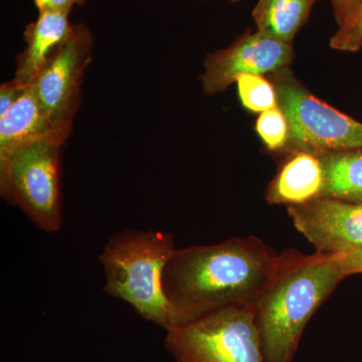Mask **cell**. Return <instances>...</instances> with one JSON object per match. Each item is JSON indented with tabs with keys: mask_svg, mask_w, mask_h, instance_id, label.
Wrapping results in <instances>:
<instances>
[{
	"mask_svg": "<svg viewBox=\"0 0 362 362\" xmlns=\"http://www.w3.org/2000/svg\"><path fill=\"white\" fill-rule=\"evenodd\" d=\"M280 261L254 235L175 249L162 277L175 327L226 307L255 308Z\"/></svg>",
	"mask_w": 362,
	"mask_h": 362,
	"instance_id": "cell-1",
	"label": "cell"
},
{
	"mask_svg": "<svg viewBox=\"0 0 362 362\" xmlns=\"http://www.w3.org/2000/svg\"><path fill=\"white\" fill-rule=\"evenodd\" d=\"M345 277L337 255H281L255 306L266 362H293L307 324Z\"/></svg>",
	"mask_w": 362,
	"mask_h": 362,
	"instance_id": "cell-2",
	"label": "cell"
},
{
	"mask_svg": "<svg viewBox=\"0 0 362 362\" xmlns=\"http://www.w3.org/2000/svg\"><path fill=\"white\" fill-rule=\"evenodd\" d=\"M175 251V239L168 233L129 230L112 235L99 258L106 278L104 291L150 322L171 329L175 318L162 277Z\"/></svg>",
	"mask_w": 362,
	"mask_h": 362,
	"instance_id": "cell-3",
	"label": "cell"
},
{
	"mask_svg": "<svg viewBox=\"0 0 362 362\" xmlns=\"http://www.w3.org/2000/svg\"><path fill=\"white\" fill-rule=\"evenodd\" d=\"M175 362H266L252 307L218 309L166 331Z\"/></svg>",
	"mask_w": 362,
	"mask_h": 362,
	"instance_id": "cell-4",
	"label": "cell"
},
{
	"mask_svg": "<svg viewBox=\"0 0 362 362\" xmlns=\"http://www.w3.org/2000/svg\"><path fill=\"white\" fill-rule=\"evenodd\" d=\"M267 77L275 86L278 107L289 123V142L285 152L320 156L362 148V122L312 94L291 69H283Z\"/></svg>",
	"mask_w": 362,
	"mask_h": 362,
	"instance_id": "cell-5",
	"label": "cell"
},
{
	"mask_svg": "<svg viewBox=\"0 0 362 362\" xmlns=\"http://www.w3.org/2000/svg\"><path fill=\"white\" fill-rule=\"evenodd\" d=\"M64 143L54 138L37 140L16 149L0 163L2 197L51 233L62 226L59 166Z\"/></svg>",
	"mask_w": 362,
	"mask_h": 362,
	"instance_id": "cell-6",
	"label": "cell"
},
{
	"mask_svg": "<svg viewBox=\"0 0 362 362\" xmlns=\"http://www.w3.org/2000/svg\"><path fill=\"white\" fill-rule=\"evenodd\" d=\"M93 35L87 26L73 32L51 64L32 86L52 125L69 138L81 101V87L92 61Z\"/></svg>",
	"mask_w": 362,
	"mask_h": 362,
	"instance_id": "cell-7",
	"label": "cell"
},
{
	"mask_svg": "<svg viewBox=\"0 0 362 362\" xmlns=\"http://www.w3.org/2000/svg\"><path fill=\"white\" fill-rule=\"evenodd\" d=\"M294 49L255 30H247L230 47L209 54L201 81L207 96L225 92L243 75L269 76L290 68Z\"/></svg>",
	"mask_w": 362,
	"mask_h": 362,
	"instance_id": "cell-8",
	"label": "cell"
},
{
	"mask_svg": "<svg viewBox=\"0 0 362 362\" xmlns=\"http://www.w3.org/2000/svg\"><path fill=\"white\" fill-rule=\"evenodd\" d=\"M298 232L325 255H342L362 247V204L319 197L288 206Z\"/></svg>",
	"mask_w": 362,
	"mask_h": 362,
	"instance_id": "cell-9",
	"label": "cell"
},
{
	"mask_svg": "<svg viewBox=\"0 0 362 362\" xmlns=\"http://www.w3.org/2000/svg\"><path fill=\"white\" fill-rule=\"evenodd\" d=\"M74 25L69 13L39 11L37 20L26 26L25 49L18 56L13 81L30 87L42 71L52 63L69 40Z\"/></svg>",
	"mask_w": 362,
	"mask_h": 362,
	"instance_id": "cell-10",
	"label": "cell"
},
{
	"mask_svg": "<svg viewBox=\"0 0 362 362\" xmlns=\"http://www.w3.org/2000/svg\"><path fill=\"white\" fill-rule=\"evenodd\" d=\"M47 138L64 142L68 139L52 125L30 85L23 96L0 118V163L23 145Z\"/></svg>",
	"mask_w": 362,
	"mask_h": 362,
	"instance_id": "cell-11",
	"label": "cell"
},
{
	"mask_svg": "<svg viewBox=\"0 0 362 362\" xmlns=\"http://www.w3.org/2000/svg\"><path fill=\"white\" fill-rule=\"evenodd\" d=\"M323 185L320 157L308 152H295L272 180L266 199L270 204L299 206L321 197Z\"/></svg>",
	"mask_w": 362,
	"mask_h": 362,
	"instance_id": "cell-12",
	"label": "cell"
},
{
	"mask_svg": "<svg viewBox=\"0 0 362 362\" xmlns=\"http://www.w3.org/2000/svg\"><path fill=\"white\" fill-rule=\"evenodd\" d=\"M317 0H259L252 11L258 32L283 44L292 45L310 16Z\"/></svg>",
	"mask_w": 362,
	"mask_h": 362,
	"instance_id": "cell-13",
	"label": "cell"
},
{
	"mask_svg": "<svg viewBox=\"0 0 362 362\" xmlns=\"http://www.w3.org/2000/svg\"><path fill=\"white\" fill-rule=\"evenodd\" d=\"M319 157L324 171L321 197L362 204V148L333 151Z\"/></svg>",
	"mask_w": 362,
	"mask_h": 362,
	"instance_id": "cell-14",
	"label": "cell"
},
{
	"mask_svg": "<svg viewBox=\"0 0 362 362\" xmlns=\"http://www.w3.org/2000/svg\"><path fill=\"white\" fill-rule=\"evenodd\" d=\"M240 103L247 111L263 113L278 107L275 86L263 75H243L235 82Z\"/></svg>",
	"mask_w": 362,
	"mask_h": 362,
	"instance_id": "cell-15",
	"label": "cell"
},
{
	"mask_svg": "<svg viewBox=\"0 0 362 362\" xmlns=\"http://www.w3.org/2000/svg\"><path fill=\"white\" fill-rule=\"evenodd\" d=\"M255 128L267 149L272 152L286 151L289 142V123L279 107L259 114Z\"/></svg>",
	"mask_w": 362,
	"mask_h": 362,
	"instance_id": "cell-16",
	"label": "cell"
},
{
	"mask_svg": "<svg viewBox=\"0 0 362 362\" xmlns=\"http://www.w3.org/2000/svg\"><path fill=\"white\" fill-rule=\"evenodd\" d=\"M331 49L335 51L354 52L362 47V4L338 26L330 40Z\"/></svg>",
	"mask_w": 362,
	"mask_h": 362,
	"instance_id": "cell-17",
	"label": "cell"
},
{
	"mask_svg": "<svg viewBox=\"0 0 362 362\" xmlns=\"http://www.w3.org/2000/svg\"><path fill=\"white\" fill-rule=\"evenodd\" d=\"M28 89V87L18 84L13 80L0 86V118L6 115L9 109L23 96Z\"/></svg>",
	"mask_w": 362,
	"mask_h": 362,
	"instance_id": "cell-18",
	"label": "cell"
},
{
	"mask_svg": "<svg viewBox=\"0 0 362 362\" xmlns=\"http://www.w3.org/2000/svg\"><path fill=\"white\" fill-rule=\"evenodd\" d=\"M330 1L338 26L341 25L362 4V0H330Z\"/></svg>",
	"mask_w": 362,
	"mask_h": 362,
	"instance_id": "cell-19",
	"label": "cell"
},
{
	"mask_svg": "<svg viewBox=\"0 0 362 362\" xmlns=\"http://www.w3.org/2000/svg\"><path fill=\"white\" fill-rule=\"evenodd\" d=\"M337 256L341 262L346 276L362 273V247Z\"/></svg>",
	"mask_w": 362,
	"mask_h": 362,
	"instance_id": "cell-20",
	"label": "cell"
},
{
	"mask_svg": "<svg viewBox=\"0 0 362 362\" xmlns=\"http://www.w3.org/2000/svg\"><path fill=\"white\" fill-rule=\"evenodd\" d=\"M39 11H59L70 14L71 7L77 0H35Z\"/></svg>",
	"mask_w": 362,
	"mask_h": 362,
	"instance_id": "cell-21",
	"label": "cell"
},
{
	"mask_svg": "<svg viewBox=\"0 0 362 362\" xmlns=\"http://www.w3.org/2000/svg\"><path fill=\"white\" fill-rule=\"evenodd\" d=\"M86 2V0H77V4H78V6H83V4H84Z\"/></svg>",
	"mask_w": 362,
	"mask_h": 362,
	"instance_id": "cell-22",
	"label": "cell"
},
{
	"mask_svg": "<svg viewBox=\"0 0 362 362\" xmlns=\"http://www.w3.org/2000/svg\"><path fill=\"white\" fill-rule=\"evenodd\" d=\"M228 1L238 2L240 1V0H228Z\"/></svg>",
	"mask_w": 362,
	"mask_h": 362,
	"instance_id": "cell-23",
	"label": "cell"
}]
</instances>
